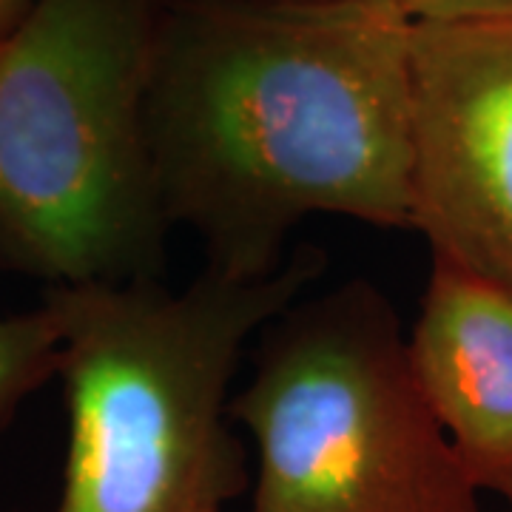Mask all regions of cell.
Listing matches in <instances>:
<instances>
[{"label": "cell", "instance_id": "obj_1", "mask_svg": "<svg viewBox=\"0 0 512 512\" xmlns=\"http://www.w3.org/2000/svg\"><path fill=\"white\" fill-rule=\"evenodd\" d=\"M410 26L393 0H165L143 131L205 268L274 274L319 214L410 231Z\"/></svg>", "mask_w": 512, "mask_h": 512}, {"label": "cell", "instance_id": "obj_4", "mask_svg": "<svg viewBox=\"0 0 512 512\" xmlns=\"http://www.w3.org/2000/svg\"><path fill=\"white\" fill-rule=\"evenodd\" d=\"M228 416L256 444L251 512H484L367 279L302 293L256 330Z\"/></svg>", "mask_w": 512, "mask_h": 512}, {"label": "cell", "instance_id": "obj_8", "mask_svg": "<svg viewBox=\"0 0 512 512\" xmlns=\"http://www.w3.org/2000/svg\"><path fill=\"white\" fill-rule=\"evenodd\" d=\"M413 20H512V0H393Z\"/></svg>", "mask_w": 512, "mask_h": 512}, {"label": "cell", "instance_id": "obj_5", "mask_svg": "<svg viewBox=\"0 0 512 512\" xmlns=\"http://www.w3.org/2000/svg\"><path fill=\"white\" fill-rule=\"evenodd\" d=\"M410 231L512 293V20L410 26Z\"/></svg>", "mask_w": 512, "mask_h": 512}, {"label": "cell", "instance_id": "obj_7", "mask_svg": "<svg viewBox=\"0 0 512 512\" xmlns=\"http://www.w3.org/2000/svg\"><path fill=\"white\" fill-rule=\"evenodd\" d=\"M60 367V328L46 305L0 316V439L20 407L52 382Z\"/></svg>", "mask_w": 512, "mask_h": 512}, {"label": "cell", "instance_id": "obj_6", "mask_svg": "<svg viewBox=\"0 0 512 512\" xmlns=\"http://www.w3.org/2000/svg\"><path fill=\"white\" fill-rule=\"evenodd\" d=\"M407 356L467 478L512 510V293L433 256Z\"/></svg>", "mask_w": 512, "mask_h": 512}, {"label": "cell", "instance_id": "obj_9", "mask_svg": "<svg viewBox=\"0 0 512 512\" xmlns=\"http://www.w3.org/2000/svg\"><path fill=\"white\" fill-rule=\"evenodd\" d=\"M32 0H0V37L6 35L20 18L23 12L29 9Z\"/></svg>", "mask_w": 512, "mask_h": 512}, {"label": "cell", "instance_id": "obj_2", "mask_svg": "<svg viewBox=\"0 0 512 512\" xmlns=\"http://www.w3.org/2000/svg\"><path fill=\"white\" fill-rule=\"evenodd\" d=\"M328 268L299 245L268 276L46 285L69 450L52 512H222L251 490L228 416L245 345Z\"/></svg>", "mask_w": 512, "mask_h": 512}, {"label": "cell", "instance_id": "obj_3", "mask_svg": "<svg viewBox=\"0 0 512 512\" xmlns=\"http://www.w3.org/2000/svg\"><path fill=\"white\" fill-rule=\"evenodd\" d=\"M165 0H32L0 37V268L43 285L163 279L143 131Z\"/></svg>", "mask_w": 512, "mask_h": 512}]
</instances>
